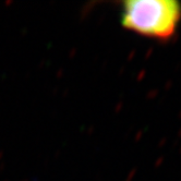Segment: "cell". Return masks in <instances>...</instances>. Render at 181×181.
I'll list each match as a JSON object with an SVG mask.
<instances>
[{
    "label": "cell",
    "instance_id": "1",
    "mask_svg": "<svg viewBox=\"0 0 181 181\" xmlns=\"http://www.w3.org/2000/svg\"><path fill=\"white\" fill-rule=\"evenodd\" d=\"M121 25L131 32L166 43L177 35L181 23L178 0H128L123 1Z\"/></svg>",
    "mask_w": 181,
    "mask_h": 181
}]
</instances>
